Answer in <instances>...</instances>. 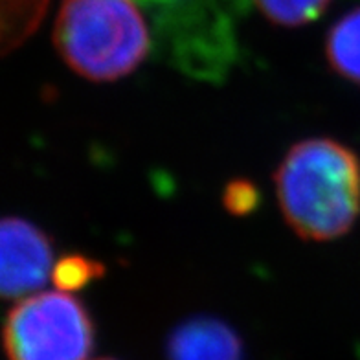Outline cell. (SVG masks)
Masks as SVG:
<instances>
[{"label":"cell","instance_id":"30bf717a","mask_svg":"<svg viewBox=\"0 0 360 360\" xmlns=\"http://www.w3.org/2000/svg\"><path fill=\"white\" fill-rule=\"evenodd\" d=\"M257 202V191L248 182H232L224 193V204L233 214H248Z\"/></svg>","mask_w":360,"mask_h":360},{"label":"cell","instance_id":"6da1fadb","mask_svg":"<svg viewBox=\"0 0 360 360\" xmlns=\"http://www.w3.org/2000/svg\"><path fill=\"white\" fill-rule=\"evenodd\" d=\"M285 221L309 241L349 232L360 215V160L331 138L296 143L274 175Z\"/></svg>","mask_w":360,"mask_h":360},{"label":"cell","instance_id":"277c9868","mask_svg":"<svg viewBox=\"0 0 360 360\" xmlns=\"http://www.w3.org/2000/svg\"><path fill=\"white\" fill-rule=\"evenodd\" d=\"M52 247L35 224L8 217L0 226V287L4 298H26L46 283Z\"/></svg>","mask_w":360,"mask_h":360},{"label":"cell","instance_id":"8992f818","mask_svg":"<svg viewBox=\"0 0 360 360\" xmlns=\"http://www.w3.org/2000/svg\"><path fill=\"white\" fill-rule=\"evenodd\" d=\"M326 56L338 76L360 85V8L333 26L326 41Z\"/></svg>","mask_w":360,"mask_h":360},{"label":"cell","instance_id":"ba28073f","mask_svg":"<svg viewBox=\"0 0 360 360\" xmlns=\"http://www.w3.org/2000/svg\"><path fill=\"white\" fill-rule=\"evenodd\" d=\"M98 274H101V266L96 265L94 261L81 256H70L57 263L52 272V278L56 281L57 289L72 292V290L81 289L83 285L89 283Z\"/></svg>","mask_w":360,"mask_h":360},{"label":"cell","instance_id":"8fae6325","mask_svg":"<svg viewBox=\"0 0 360 360\" xmlns=\"http://www.w3.org/2000/svg\"><path fill=\"white\" fill-rule=\"evenodd\" d=\"M100 360H112V359H100Z\"/></svg>","mask_w":360,"mask_h":360},{"label":"cell","instance_id":"3957f363","mask_svg":"<svg viewBox=\"0 0 360 360\" xmlns=\"http://www.w3.org/2000/svg\"><path fill=\"white\" fill-rule=\"evenodd\" d=\"M92 340L86 309L70 292L59 289L20 300L4 327L10 360H86Z\"/></svg>","mask_w":360,"mask_h":360},{"label":"cell","instance_id":"52a82bcc","mask_svg":"<svg viewBox=\"0 0 360 360\" xmlns=\"http://www.w3.org/2000/svg\"><path fill=\"white\" fill-rule=\"evenodd\" d=\"M270 22L280 26H302L316 20L331 0H254Z\"/></svg>","mask_w":360,"mask_h":360},{"label":"cell","instance_id":"7a4b0ae2","mask_svg":"<svg viewBox=\"0 0 360 360\" xmlns=\"http://www.w3.org/2000/svg\"><path fill=\"white\" fill-rule=\"evenodd\" d=\"M53 44L81 77L116 81L146 59L149 32L133 0H63Z\"/></svg>","mask_w":360,"mask_h":360},{"label":"cell","instance_id":"9c48e42d","mask_svg":"<svg viewBox=\"0 0 360 360\" xmlns=\"http://www.w3.org/2000/svg\"><path fill=\"white\" fill-rule=\"evenodd\" d=\"M46 0H6V8H11V13L6 15V24L10 22L11 17H15L13 22L4 28V37H6V46L11 43H17L22 37L32 32L35 22L39 20L41 13H43V6ZM4 24V26H6Z\"/></svg>","mask_w":360,"mask_h":360},{"label":"cell","instance_id":"5b68a950","mask_svg":"<svg viewBox=\"0 0 360 360\" xmlns=\"http://www.w3.org/2000/svg\"><path fill=\"white\" fill-rule=\"evenodd\" d=\"M169 360H243L241 342L226 323L193 318L179 326L167 342Z\"/></svg>","mask_w":360,"mask_h":360}]
</instances>
